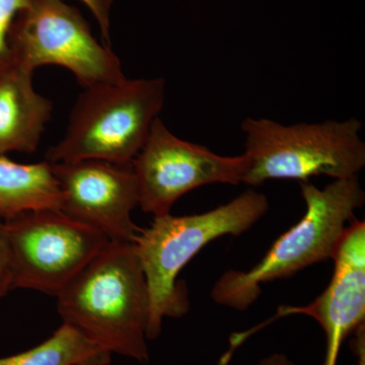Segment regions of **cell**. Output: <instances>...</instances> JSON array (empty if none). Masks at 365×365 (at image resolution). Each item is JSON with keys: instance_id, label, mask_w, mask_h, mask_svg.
Masks as SVG:
<instances>
[{"instance_id": "6da1fadb", "label": "cell", "mask_w": 365, "mask_h": 365, "mask_svg": "<svg viewBox=\"0 0 365 365\" xmlns=\"http://www.w3.org/2000/svg\"><path fill=\"white\" fill-rule=\"evenodd\" d=\"M56 297L64 323L110 353L150 361V297L133 242H110Z\"/></svg>"}, {"instance_id": "7a4b0ae2", "label": "cell", "mask_w": 365, "mask_h": 365, "mask_svg": "<svg viewBox=\"0 0 365 365\" xmlns=\"http://www.w3.org/2000/svg\"><path fill=\"white\" fill-rule=\"evenodd\" d=\"M268 209L267 197L249 189L207 212L158 216L150 227L141 228L134 246L150 297L148 340L160 336L163 319L181 318L189 311L187 292L177 281L182 268L209 242L246 232Z\"/></svg>"}, {"instance_id": "3957f363", "label": "cell", "mask_w": 365, "mask_h": 365, "mask_svg": "<svg viewBox=\"0 0 365 365\" xmlns=\"http://www.w3.org/2000/svg\"><path fill=\"white\" fill-rule=\"evenodd\" d=\"M306 212L297 225L278 237L248 271L228 270L212 288L216 304L246 311L261 294V284L288 278L314 264L333 259L365 193L359 176L334 180L325 188L300 182Z\"/></svg>"}, {"instance_id": "277c9868", "label": "cell", "mask_w": 365, "mask_h": 365, "mask_svg": "<svg viewBox=\"0 0 365 365\" xmlns=\"http://www.w3.org/2000/svg\"><path fill=\"white\" fill-rule=\"evenodd\" d=\"M241 128L248 160L242 182L248 186L269 180L307 182L322 175L347 179L359 176L365 165L362 123L356 118L283 125L249 117Z\"/></svg>"}, {"instance_id": "5b68a950", "label": "cell", "mask_w": 365, "mask_h": 365, "mask_svg": "<svg viewBox=\"0 0 365 365\" xmlns=\"http://www.w3.org/2000/svg\"><path fill=\"white\" fill-rule=\"evenodd\" d=\"M165 98L162 78H126L85 88L72 109L66 134L47 150L45 160L131 163L145 143Z\"/></svg>"}, {"instance_id": "8992f818", "label": "cell", "mask_w": 365, "mask_h": 365, "mask_svg": "<svg viewBox=\"0 0 365 365\" xmlns=\"http://www.w3.org/2000/svg\"><path fill=\"white\" fill-rule=\"evenodd\" d=\"M7 44L11 66L21 71L64 67L83 88L126 78L117 55L98 42L81 11L63 0H32L14 20Z\"/></svg>"}, {"instance_id": "52a82bcc", "label": "cell", "mask_w": 365, "mask_h": 365, "mask_svg": "<svg viewBox=\"0 0 365 365\" xmlns=\"http://www.w3.org/2000/svg\"><path fill=\"white\" fill-rule=\"evenodd\" d=\"M11 246L13 289L57 297L110 240L59 209L24 211L4 220Z\"/></svg>"}, {"instance_id": "ba28073f", "label": "cell", "mask_w": 365, "mask_h": 365, "mask_svg": "<svg viewBox=\"0 0 365 365\" xmlns=\"http://www.w3.org/2000/svg\"><path fill=\"white\" fill-rule=\"evenodd\" d=\"M131 165L138 206L158 217L170 215L175 203L192 190L206 185L241 184L248 160L244 153L225 157L182 140L158 117Z\"/></svg>"}, {"instance_id": "9c48e42d", "label": "cell", "mask_w": 365, "mask_h": 365, "mask_svg": "<svg viewBox=\"0 0 365 365\" xmlns=\"http://www.w3.org/2000/svg\"><path fill=\"white\" fill-rule=\"evenodd\" d=\"M51 165L61 193L62 212L95 228L111 242L134 244L141 228L131 216L138 206L131 163L83 160Z\"/></svg>"}, {"instance_id": "30bf717a", "label": "cell", "mask_w": 365, "mask_h": 365, "mask_svg": "<svg viewBox=\"0 0 365 365\" xmlns=\"http://www.w3.org/2000/svg\"><path fill=\"white\" fill-rule=\"evenodd\" d=\"M330 284L318 299L306 307H281L275 318L306 314L316 319L327 337L324 365L337 364L340 346L349 334L364 325L365 222L356 217L346 230L333 257Z\"/></svg>"}, {"instance_id": "8fae6325", "label": "cell", "mask_w": 365, "mask_h": 365, "mask_svg": "<svg viewBox=\"0 0 365 365\" xmlns=\"http://www.w3.org/2000/svg\"><path fill=\"white\" fill-rule=\"evenodd\" d=\"M53 104L33 86V73L11 67L0 76V155L33 153L39 146Z\"/></svg>"}, {"instance_id": "7c38bea8", "label": "cell", "mask_w": 365, "mask_h": 365, "mask_svg": "<svg viewBox=\"0 0 365 365\" xmlns=\"http://www.w3.org/2000/svg\"><path fill=\"white\" fill-rule=\"evenodd\" d=\"M58 182L47 160L19 163L0 155V217L4 220L26 210L59 209Z\"/></svg>"}, {"instance_id": "4fadbf2b", "label": "cell", "mask_w": 365, "mask_h": 365, "mask_svg": "<svg viewBox=\"0 0 365 365\" xmlns=\"http://www.w3.org/2000/svg\"><path fill=\"white\" fill-rule=\"evenodd\" d=\"M112 353L64 323L40 345L0 359V365H109Z\"/></svg>"}, {"instance_id": "5bb4252c", "label": "cell", "mask_w": 365, "mask_h": 365, "mask_svg": "<svg viewBox=\"0 0 365 365\" xmlns=\"http://www.w3.org/2000/svg\"><path fill=\"white\" fill-rule=\"evenodd\" d=\"M32 0H0V76L11 68L9 39V31L19 14L30 6Z\"/></svg>"}, {"instance_id": "9a60e30c", "label": "cell", "mask_w": 365, "mask_h": 365, "mask_svg": "<svg viewBox=\"0 0 365 365\" xmlns=\"http://www.w3.org/2000/svg\"><path fill=\"white\" fill-rule=\"evenodd\" d=\"M13 289L11 246L6 223L0 222V297Z\"/></svg>"}, {"instance_id": "2e32d148", "label": "cell", "mask_w": 365, "mask_h": 365, "mask_svg": "<svg viewBox=\"0 0 365 365\" xmlns=\"http://www.w3.org/2000/svg\"><path fill=\"white\" fill-rule=\"evenodd\" d=\"M95 16L107 47L111 45V11L115 0H81Z\"/></svg>"}, {"instance_id": "e0dca14e", "label": "cell", "mask_w": 365, "mask_h": 365, "mask_svg": "<svg viewBox=\"0 0 365 365\" xmlns=\"http://www.w3.org/2000/svg\"><path fill=\"white\" fill-rule=\"evenodd\" d=\"M355 339L352 341V350L359 359V365H365V333L364 325H361L355 331Z\"/></svg>"}, {"instance_id": "ac0fdd59", "label": "cell", "mask_w": 365, "mask_h": 365, "mask_svg": "<svg viewBox=\"0 0 365 365\" xmlns=\"http://www.w3.org/2000/svg\"><path fill=\"white\" fill-rule=\"evenodd\" d=\"M258 365H295L288 357L283 354L270 355L266 359H262Z\"/></svg>"}]
</instances>
